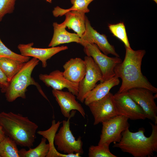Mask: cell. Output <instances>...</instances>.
I'll list each match as a JSON object with an SVG mask.
<instances>
[{
	"mask_svg": "<svg viewBox=\"0 0 157 157\" xmlns=\"http://www.w3.org/2000/svg\"><path fill=\"white\" fill-rule=\"evenodd\" d=\"M126 53L123 62L114 69L115 76L122 79V85L117 93L127 92L135 88L148 89L156 93L157 88L153 86L141 70L142 58L146 51L144 50H134L125 47Z\"/></svg>",
	"mask_w": 157,
	"mask_h": 157,
	"instance_id": "6da1fadb",
	"label": "cell"
},
{
	"mask_svg": "<svg viewBox=\"0 0 157 157\" xmlns=\"http://www.w3.org/2000/svg\"><path fill=\"white\" fill-rule=\"evenodd\" d=\"M52 93L65 117L69 118L71 115V111L76 110L85 118V111L81 105L76 100L75 95L69 91L54 89L52 90Z\"/></svg>",
	"mask_w": 157,
	"mask_h": 157,
	"instance_id": "9a60e30c",
	"label": "cell"
},
{
	"mask_svg": "<svg viewBox=\"0 0 157 157\" xmlns=\"http://www.w3.org/2000/svg\"><path fill=\"white\" fill-rule=\"evenodd\" d=\"M16 0H0V22L7 14L13 13Z\"/></svg>",
	"mask_w": 157,
	"mask_h": 157,
	"instance_id": "83f0119b",
	"label": "cell"
},
{
	"mask_svg": "<svg viewBox=\"0 0 157 157\" xmlns=\"http://www.w3.org/2000/svg\"><path fill=\"white\" fill-rule=\"evenodd\" d=\"M33 42L20 44L18 45L17 48L22 55L32 57L41 61L43 68L47 67V60L60 52L68 49L67 46H65L47 48H37L33 47Z\"/></svg>",
	"mask_w": 157,
	"mask_h": 157,
	"instance_id": "7c38bea8",
	"label": "cell"
},
{
	"mask_svg": "<svg viewBox=\"0 0 157 157\" xmlns=\"http://www.w3.org/2000/svg\"><path fill=\"white\" fill-rule=\"evenodd\" d=\"M8 83L6 76L0 68V88L2 93L7 87Z\"/></svg>",
	"mask_w": 157,
	"mask_h": 157,
	"instance_id": "f1b7e54d",
	"label": "cell"
},
{
	"mask_svg": "<svg viewBox=\"0 0 157 157\" xmlns=\"http://www.w3.org/2000/svg\"><path fill=\"white\" fill-rule=\"evenodd\" d=\"M53 33L52 39L48 45L49 47H53L59 45L75 42L80 44V38L77 34L70 33L65 29L66 27L61 23H53Z\"/></svg>",
	"mask_w": 157,
	"mask_h": 157,
	"instance_id": "ac0fdd59",
	"label": "cell"
},
{
	"mask_svg": "<svg viewBox=\"0 0 157 157\" xmlns=\"http://www.w3.org/2000/svg\"><path fill=\"white\" fill-rule=\"evenodd\" d=\"M64 77L69 81L78 84L83 78L86 72L84 60L79 58L70 59L63 65Z\"/></svg>",
	"mask_w": 157,
	"mask_h": 157,
	"instance_id": "2e32d148",
	"label": "cell"
},
{
	"mask_svg": "<svg viewBox=\"0 0 157 157\" xmlns=\"http://www.w3.org/2000/svg\"><path fill=\"white\" fill-rule=\"evenodd\" d=\"M47 2H48L50 3H51L52 2V0H44Z\"/></svg>",
	"mask_w": 157,
	"mask_h": 157,
	"instance_id": "4dcf8cb0",
	"label": "cell"
},
{
	"mask_svg": "<svg viewBox=\"0 0 157 157\" xmlns=\"http://www.w3.org/2000/svg\"><path fill=\"white\" fill-rule=\"evenodd\" d=\"M129 119L125 116L118 115L111 119L102 122L101 134L98 145L119 142L122 138V133L130 125Z\"/></svg>",
	"mask_w": 157,
	"mask_h": 157,
	"instance_id": "52a82bcc",
	"label": "cell"
},
{
	"mask_svg": "<svg viewBox=\"0 0 157 157\" xmlns=\"http://www.w3.org/2000/svg\"><path fill=\"white\" fill-rule=\"evenodd\" d=\"M109 29L113 35L122 41L125 47L131 49L129 41L125 27L123 22L115 24H109Z\"/></svg>",
	"mask_w": 157,
	"mask_h": 157,
	"instance_id": "d4e9b609",
	"label": "cell"
},
{
	"mask_svg": "<svg viewBox=\"0 0 157 157\" xmlns=\"http://www.w3.org/2000/svg\"><path fill=\"white\" fill-rule=\"evenodd\" d=\"M6 136L1 126L0 125V142Z\"/></svg>",
	"mask_w": 157,
	"mask_h": 157,
	"instance_id": "f546056e",
	"label": "cell"
},
{
	"mask_svg": "<svg viewBox=\"0 0 157 157\" xmlns=\"http://www.w3.org/2000/svg\"><path fill=\"white\" fill-rule=\"evenodd\" d=\"M0 125L5 135L21 147L31 148L36 138L38 125L27 117L12 112L0 113Z\"/></svg>",
	"mask_w": 157,
	"mask_h": 157,
	"instance_id": "7a4b0ae2",
	"label": "cell"
},
{
	"mask_svg": "<svg viewBox=\"0 0 157 157\" xmlns=\"http://www.w3.org/2000/svg\"><path fill=\"white\" fill-rule=\"evenodd\" d=\"M85 14L77 11L68 12L65 14V19L61 24L66 27L73 30L81 38L85 31Z\"/></svg>",
	"mask_w": 157,
	"mask_h": 157,
	"instance_id": "d6986e66",
	"label": "cell"
},
{
	"mask_svg": "<svg viewBox=\"0 0 157 157\" xmlns=\"http://www.w3.org/2000/svg\"><path fill=\"white\" fill-rule=\"evenodd\" d=\"M84 47V51L87 56H90L99 68L102 73V82L115 76L114 69L118 64L122 62V59L117 57H109L101 52L95 44L86 42L80 43Z\"/></svg>",
	"mask_w": 157,
	"mask_h": 157,
	"instance_id": "8992f818",
	"label": "cell"
},
{
	"mask_svg": "<svg viewBox=\"0 0 157 157\" xmlns=\"http://www.w3.org/2000/svg\"><path fill=\"white\" fill-rule=\"evenodd\" d=\"M118 115H121L132 120H144L146 118L141 108L131 97L128 91L113 95Z\"/></svg>",
	"mask_w": 157,
	"mask_h": 157,
	"instance_id": "8fae6325",
	"label": "cell"
},
{
	"mask_svg": "<svg viewBox=\"0 0 157 157\" xmlns=\"http://www.w3.org/2000/svg\"><path fill=\"white\" fill-rule=\"evenodd\" d=\"M39 61L38 59L33 58L25 63L20 70L9 82L7 87L3 92L5 93L8 101L13 102L19 97L25 99L27 88L31 85L35 86L42 95L49 101L41 86L31 77L32 72L38 64Z\"/></svg>",
	"mask_w": 157,
	"mask_h": 157,
	"instance_id": "277c9868",
	"label": "cell"
},
{
	"mask_svg": "<svg viewBox=\"0 0 157 157\" xmlns=\"http://www.w3.org/2000/svg\"><path fill=\"white\" fill-rule=\"evenodd\" d=\"M87 106L93 116L94 125L118 115L113 95L110 92L102 98L93 101Z\"/></svg>",
	"mask_w": 157,
	"mask_h": 157,
	"instance_id": "30bf717a",
	"label": "cell"
},
{
	"mask_svg": "<svg viewBox=\"0 0 157 157\" xmlns=\"http://www.w3.org/2000/svg\"><path fill=\"white\" fill-rule=\"evenodd\" d=\"M89 157H117L109 149V145L104 143L97 146H91L88 153Z\"/></svg>",
	"mask_w": 157,
	"mask_h": 157,
	"instance_id": "484cf974",
	"label": "cell"
},
{
	"mask_svg": "<svg viewBox=\"0 0 157 157\" xmlns=\"http://www.w3.org/2000/svg\"><path fill=\"white\" fill-rule=\"evenodd\" d=\"M94 0H70L73 5L70 8L64 9L57 6L54 8L52 11L53 16L55 17L62 16L68 12L71 11H77L85 13L90 12L88 8L89 4Z\"/></svg>",
	"mask_w": 157,
	"mask_h": 157,
	"instance_id": "7402d4cb",
	"label": "cell"
},
{
	"mask_svg": "<svg viewBox=\"0 0 157 157\" xmlns=\"http://www.w3.org/2000/svg\"><path fill=\"white\" fill-rule=\"evenodd\" d=\"M0 57L12 58L26 63L29 60L30 57L26 56L15 53L7 47L0 38Z\"/></svg>",
	"mask_w": 157,
	"mask_h": 157,
	"instance_id": "4316f807",
	"label": "cell"
},
{
	"mask_svg": "<svg viewBox=\"0 0 157 157\" xmlns=\"http://www.w3.org/2000/svg\"><path fill=\"white\" fill-rule=\"evenodd\" d=\"M62 122L59 121L56 123L55 120L52 122V125L48 129L45 131H39L37 133L45 138L49 142V150L46 157H80L78 153L70 154H62L59 153L56 149L54 143L55 135Z\"/></svg>",
	"mask_w": 157,
	"mask_h": 157,
	"instance_id": "ffe728a7",
	"label": "cell"
},
{
	"mask_svg": "<svg viewBox=\"0 0 157 157\" xmlns=\"http://www.w3.org/2000/svg\"><path fill=\"white\" fill-rule=\"evenodd\" d=\"M76 112L75 111L72 110L67 120L62 122V126L54 136V143L57 146V149L65 154L75 153L82 155L83 153L81 137L79 136L76 140L70 128V119Z\"/></svg>",
	"mask_w": 157,
	"mask_h": 157,
	"instance_id": "5b68a950",
	"label": "cell"
},
{
	"mask_svg": "<svg viewBox=\"0 0 157 157\" xmlns=\"http://www.w3.org/2000/svg\"><path fill=\"white\" fill-rule=\"evenodd\" d=\"M132 99L143 110L146 118L157 124V106L154 101L157 94L151 90L143 88H135L128 91Z\"/></svg>",
	"mask_w": 157,
	"mask_h": 157,
	"instance_id": "9c48e42d",
	"label": "cell"
},
{
	"mask_svg": "<svg viewBox=\"0 0 157 157\" xmlns=\"http://www.w3.org/2000/svg\"><path fill=\"white\" fill-rule=\"evenodd\" d=\"M119 78L115 76L96 85L86 95L84 102L85 104L88 106L90 103L105 96L110 92L111 89L119 84Z\"/></svg>",
	"mask_w": 157,
	"mask_h": 157,
	"instance_id": "e0dca14e",
	"label": "cell"
},
{
	"mask_svg": "<svg viewBox=\"0 0 157 157\" xmlns=\"http://www.w3.org/2000/svg\"></svg>",
	"mask_w": 157,
	"mask_h": 157,
	"instance_id": "d6a6232c",
	"label": "cell"
},
{
	"mask_svg": "<svg viewBox=\"0 0 157 157\" xmlns=\"http://www.w3.org/2000/svg\"><path fill=\"white\" fill-rule=\"evenodd\" d=\"M156 3H157V0H153Z\"/></svg>",
	"mask_w": 157,
	"mask_h": 157,
	"instance_id": "1f68e13d",
	"label": "cell"
},
{
	"mask_svg": "<svg viewBox=\"0 0 157 157\" xmlns=\"http://www.w3.org/2000/svg\"><path fill=\"white\" fill-rule=\"evenodd\" d=\"M40 80L48 87L53 89L62 90L67 88L69 91L77 96L78 92V84L72 83L66 79L63 72L58 70H54L49 74H40L39 76Z\"/></svg>",
	"mask_w": 157,
	"mask_h": 157,
	"instance_id": "5bb4252c",
	"label": "cell"
},
{
	"mask_svg": "<svg viewBox=\"0 0 157 157\" xmlns=\"http://www.w3.org/2000/svg\"><path fill=\"white\" fill-rule=\"evenodd\" d=\"M17 144L11 139L6 136L0 142L1 157H19Z\"/></svg>",
	"mask_w": 157,
	"mask_h": 157,
	"instance_id": "cb8c5ba5",
	"label": "cell"
},
{
	"mask_svg": "<svg viewBox=\"0 0 157 157\" xmlns=\"http://www.w3.org/2000/svg\"><path fill=\"white\" fill-rule=\"evenodd\" d=\"M47 139L42 138L39 144L34 148H29L26 150L22 149L19 151L20 157H45L47 156L49 150V145L46 143Z\"/></svg>",
	"mask_w": 157,
	"mask_h": 157,
	"instance_id": "603a6c76",
	"label": "cell"
},
{
	"mask_svg": "<svg viewBox=\"0 0 157 157\" xmlns=\"http://www.w3.org/2000/svg\"><path fill=\"white\" fill-rule=\"evenodd\" d=\"M25 63L12 58L0 57V68L6 76L9 82L20 70Z\"/></svg>",
	"mask_w": 157,
	"mask_h": 157,
	"instance_id": "44dd1931",
	"label": "cell"
},
{
	"mask_svg": "<svg viewBox=\"0 0 157 157\" xmlns=\"http://www.w3.org/2000/svg\"><path fill=\"white\" fill-rule=\"evenodd\" d=\"M86 65V72L83 78L78 84L77 99L83 103L87 94L96 85V83L102 80L101 71L92 57L85 56L84 60Z\"/></svg>",
	"mask_w": 157,
	"mask_h": 157,
	"instance_id": "ba28073f",
	"label": "cell"
},
{
	"mask_svg": "<svg viewBox=\"0 0 157 157\" xmlns=\"http://www.w3.org/2000/svg\"><path fill=\"white\" fill-rule=\"evenodd\" d=\"M152 131L150 136L146 137L144 128H140L138 131L132 132L129 128L122 133L119 142L114 143L113 147L120 149L124 152L134 157H151L157 152V126L150 122Z\"/></svg>",
	"mask_w": 157,
	"mask_h": 157,
	"instance_id": "3957f363",
	"label": "cell"
},
{
	"mask_svg": "<svg viewBox=\"0 0 157 157\" xmlns=\"http://www.w3.org/2000/svg\"><path fill=\"white\" fill-rule=\"evenodd\" d=\"M85 31L80 38V42H86L96 44L99 49L106 55L111 54L119 57L113 46L109 42L106 36L101 34L94 29L87 17L85 19Z\"/></svg>",
	"mask_w": 157,
	"mask_h": 157,
	"instance_id": "4fadbf2b",
	"label": "cell"
}]
</instances>
